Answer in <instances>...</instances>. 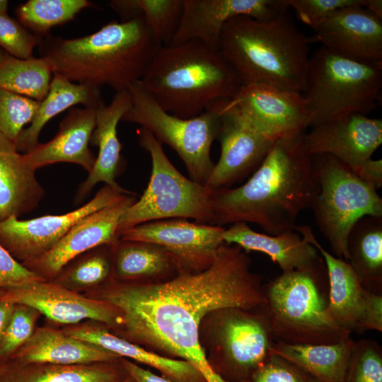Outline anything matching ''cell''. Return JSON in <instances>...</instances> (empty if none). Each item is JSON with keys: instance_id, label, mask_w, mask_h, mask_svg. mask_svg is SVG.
I'll list each match as a JSON object with an SVG mask.
<instances>
[{"instance_id": "obj_39", "label": "cell", "mask_w": 382, "mask_h": 382, "mask_svg": "<svg viewBox=\"0 0 382 382\" xmlns=\"http://www.w3.org/2000/svg\"><path fill=\"white\" fill-rule=\"evenodd\" d=\"M38 312L16 305L0 342V358L16 353L33 335Z\"/></svg>"}, {"instance_id": "obj_37", "label": "cell", "mask_w": 382, "mask_h": 382, "mask_svg": "<svg viewBox=\"0 0 382 382\" xmlns=\"http://www.w3.org/2000/svg\"><path fill=\"white\" fill-rule=\"evenodd\" d=\"M344 382H382V349L377 342L355 341Z\"/></svg>"}, {"instance_id": "obj_10", "label": "cell", "mask_w": 382, "mask_h": 382, "mask_svg": "<svg viewBox=\"0 0 382 382\" xmlns=\"http://www.w3.org/2000/svg\"><path fill=\"white\" fill-rule=\"evenodd\" d=\"M128 91L132 105L121 121L139 125L161 144L170 146L184 163L190 179L205 185L214 166L210 151L219 130L223 98L211 103L199 115L184 119L162 109L141 81Z\"/></svg>"}, {"instance_id": "obj_16", "label": "cell", "mask_w": 382, "mask_h": 382, "mask_svg": "<svg viewBox=\"0 0 382 382\" xmlns=\"http://www.w3.org/2000/svg\"><path fill=\"white\" fill-rule=\"evenodd\" d=\"M178 30L170 44L198 40L219 50L224 25L238 16L260 21L272 20L289 8L288 0H183Z\"/></svg>"}, {"instance_id": "obj_30", "label": "cell", "mask_w": 382, "mask_h": 382, "mask_svg": "<svg viewBox=\"0 0 382 382\" xmlns=\"http://www.w3.org/2000/svg\"><path fill=\"white\" fill-rule=\"evenodd\" d=\"M355 341L330 345H288L275 342L272 352L296 364L320 382H344Z\"/></svg>"}, {"instance_id": "obj_13", "label": "cell", "mask_w": 382, "mask_h": 382, "mask_svg": "<svg viewBox=\"0 0 382 382\" xmlns=\"http://www.w3.org/2000/svg\"><path fill=\"white\" fill-rule=\"evenodd\" d=\"M125 195L105 185L90 201L67 213L26 220L11 216L0 221V244L15 259L23 262L32 260L50 250L83 217L119 202Z\"/></svg>"}, {"instance_id": "obj_9", "label": "cell", "mask_w": 382, "mask_h": 382, "mask_svg": "<svg viewBox=\"0 0 382 382\" xmlns=\"http://www.w3.org/2000/svg\"><path fill=\"white\" fill-rule=\"evenodd\" d=\"M139 145L150 154L151 173L139 200L122 216L119 238L130 228L149 221L169 219H193L211 224L214 190L181 174L172 164L161 144L146 129L138 131Z\"/></svg>"}, {"instance_id": "obj_8", "label": "cell", "mask_w": 382, "mask_h": 382, "mask_svg": "<svg viewBox=\"0 0 382 382\" xmlns=\"http://www.w3.org/2000/svg\"><path fill=\"white\" fill-rule=\"evenodd\" d=\"M312 177L309 208L334 256L347 261L352 228L364 216H382V198L374 185L330 155L313 156Z\"/></svg>"}, {"instance_id": "obj_26", "label": "cell", "mask_w": 382, "mask_h": 382, "mask_svg": "<svg viewBox=\"0 0 382 382\" xmlns=\"http://www.w3.org/2000/svg\"><path fill=\"white\" fill-rule=\"evenodd\" d=\"M15 356L25 365L91 364L110 361L117 357L98 346L50 328H40L34 331Z\"/></svg>"}, {"instance_id": "obj_41", "label": "cell", "mask_w": 382, "mask_h": 382, "mask_svg": "<svg viewBox=\"0 0 382 382\" xmlns=\"http://www.w3.org/2000/svg\"><path fill=\"white\" fill-rule=\"evenodd\" d=\"M248 382H320L296 364L271 352Z\"/></svg>"}, {"instance_id": "obj_7", "label": "cell", "mask_w": 382, "mask_h": 382, "mask_svg": "<svg viewBox=\"0 0 382 382\" xmlns=\"http://www.w3.org/2000/svg\"><path fill=\"white\" fill-rule=\"evenodd\" d=\"M302 94L309 127L352 114L367 115L381 102L382 64L347 58L320 46L310 57Z\"/></svg>"}, {"instance_id": "obj_40", "label": "cell", "mask_w": 382, "mask_h": 382, "mask_svg": "<svg viewBox=\"0 0 382 382\" xmlns=\"http://www.w3.org/2000/svg\"><path fill=\"white\" fill-rule=\"evenodd\" d=\"M41 41L18 20L0 13V49L6 53L20 59L31 58Z\"/></svg>"}, {"instance_id": "obj_18", "label": "cell", "mask_w": 382, "mask_h": 382, "mask_svg": "<svg viewBox=\"0 0 382 382\" xmlns=\"http://www.w3.org/2000/svg\"><path fill=\"white\" fill-rule=\"evenodd\" d=\"M136 200L135 194L127 195L119 202L86 216L50 250L22 264L46 279L53 278L84 253L120 238L117 229L120 219Z\"/></svg>"}, {"instance_id": "obj_35", "label": "cell", "mask_w": 382, "mask_h": 382, "mask_svg": "<svg viewBox=\"0 0 382 382\" xmlns=\"http://www.w3.org/2000/svg\"><path fill=\"white\" fill-rule=\"evenodd\" d=\"M2 375L0 382H115V374L91 364H30Z\"/></svg>"}, {"instance_id": "obj_28", "label": "cell", "mask_w": 382, "mask_h": 382, "mask_svg": "<svg viewBox=\"0 0 382 382\" xmlns=\"http://www.w3.org/2000/svg\"><path fill=\"white\" fill-rule=\"evenodd\" d=\"M74 338L98 346L117 356L132 359L158 369L175 382H200L202 376L185 360L161 357L115 336L100 327L80 325L64 331Z\"/></svg>"}, {"instance_id": "obj_24", "label": "cell", "mask_w": 382, "mask_h": 382, "mask_svg": "<svg viewBox=\"0 0 382 382\" xmlns=\"http://www.w3.org/2000/svg\"><path fill=\"white\" fill-rule=\"evenodd\" d=\"M223 238L225 243L237 245L245 253L258 251L267 255L282 272L325 267L318 250L294 230L268 235L255 231L247 223L236 222L226 228Z\"/></svg>"}, {"instance_id": "obj_15", "label": "cell", "mask_w": 382, "mask_h": 382, "mask_svg": "<svg viewBox=\"0 0 382 382\" xmlns=\"http://www.w3.org/2000/svg\"><path fill=\"white\" fill-rule=\"evenodd\" d=\"M230 103L257 129L276 141L301 135L309 127L308 105L299 92L260 83L242 85Z\"/></svg>"}, {"instance_id": "obj_22", "label": "cell", "mask_w": 382, "mask_h": 382, "mask_svg": "<svg viewBox=\"0 0 382 382\" xmlns=\"http://www.w3.org/2000/svg\"><path fill=\"white\" fill-rule=\"evenodd\" d=\"M131 105L130 92L124 91L116 93L108 105L97 109L96 125L90 144L98 147V154L92 170L76 191V204L83 202L98 183H104L123 194H134L120 187L115 180L125 163L117 137V125Z\"/></svg>"}, {"instance_id": "obj_6", "label": "cell", "mask_w": 382, "mask_h": 382, "mask_svg": "<svg viewBox=\"0 0 382 382\" xmlns=\"http://www.w3.org/2000/svg\"><path fill=\"white\" fill-rule=\"evenodd\" d=\"M326 267L282 272L263 287L266 315L275 342L330 345L350 337L328 310L322 286Z\"/></svg>"}, {"instance_id": "obj_47", "label": "cell", "mask_w": 382, "mask_h": 382, "mask_svg": "<svg viewBox=\"0 0 382 382\" xmlns=\"http://www.w3.org/2000/svg\"><path fill=\"white\" fill-rule=\"evenodd\" d=\"M8 1L6 0H0V13H8Z\"/></svg>"}, {"instance_id": "obj_5", "label": "cell", "mask_w": 382, "mask_h": 382, "mask_svg": "<svg viewBox=\"0 0 382 382\" xmlns=\"http://www.w3.org/2000/svg\"><path fill=\"white\" fill-rule=\"evenodd\" d=\"M141 82L162 109L184 119L216 100L232 98L242 86L221 51L198 40L159 47Z\"/></svg>"}, {"instance_id": "obj_44", "label": "cell", "mask_w": 382, "mask_h": 382, "mask_svg": "<svg viewBox=\"0 0 382 382\" xmlns=\"http://www.w3.org/2000/svg\"><path fill=\"white\" fill-rule=\"evenodd\" d=\"M124 366L134 382H173L168 378L157 376L129 361L124 362Z\"/></svg>"}, {"instance_id": "obj_23", "label": "cell", "mask_w": 382, "mask_h": 382, "mask_svg": "<svg viewBox=\"0 0 382 382\" xmlns=\"http://www.w3.org/2000/svg\"><path fill=\"white\" fill-rule=\"evenodd\" d=\"M97 109L71 108L61 121L56 135L23 154L34 170L57 163H70L90 173L96 156L89 148L96 125Z\"/></svg>"}, {"instance_id": "obj_3", "label": "cell", "mask_w": 382, "mask_h": 382, "mask_svg": "<svg viewBox=\"0 0 382 382\" xmlns=\"http://www.w3.org/2000/svg\"><path fill=\"white\" fill-rule=\"evenodd\" d=\"M39 47L40 57L71 81L116 93L141 81L161 47L154 42L142 16L128 21H112L86 36L64 39L50 35Z\"/></svg>"}, {"instance_id": "obj_27", "label": "cell", "mask_w": 382, "mask_h": 382, "mask_svg": "<svg viewBox=\"0 0 382 382\" xmlns=\"http://www.w3.org/2000/svg\"><path fill=\"white\" fill-rule=\"evenodd\" d=\"M53 74L46 97L40 102L30 125L21 132L15 142L20 153H27L38 144L45 125L59 113L79 104L95 109L105 105L100 88L71 81L58 74Z\"/></svg>"}, {"instance_id": "obj_46", "label": "cell", "mask_w": 382, "mask_h": 382, "mask_svg": "<svg viewBox=\"0 0 382 382\" xmlns=\"http://www.w3.org/2000/svg\"><path fill=\"white\" fill-rule=\"evenodd\" d=\"M364 8L382 19V1L381 0H364Z\"/></svg>"}, {"instance_id": "obj_11", "label": "cell", "mask_w": 382, "mask_h": 382, "mask_svg": "<svg viewBox=\"0 0 382 382\" xmlns=\"http://www.w3.org/2000/svg\"><path fill=\"white\" fill-rule=\"evenodd\" d=\"M294 230L314 246L323 259L328 281V310L344 329L382 331V294L366 290L349 263L328 253L317 241L311 228L296 226Z\"/></svg>"}, {"instance_id": "obj_43", "label": "cell", "mask_w": 382, "mask_h": 382, "mask_svg": "<svg viewBox=\"0 0 382 382\" xmlns=\"http://www.w3.org/2000/svg\"><path fill=\"white\" fill-rule=\"evenodd\" d=\"M42 280H46V279L18 262L0 244V288H16Z\"/></svg>"}, {"instance_id": "obj_21", "label": "cell", "mask_w": 382, "mask_h": 382, "mask_svg": "<svg viewBox=\"0 0 382 382\" xmlns=\"http://www.w3.org/2000/svg\"><path fill=\"white\" fill-rule=\"evenodd\" d=\"M308 39L337 54L382 64V19L362 6L339 9Z\"/></svg>"}, {"instance_id": "obj_14", "label": "cell", "mask_w": 382, "mask_h": 382, "mask_svg": "<svg viewBox=\"0 0 382 382\" xmlns=\"http://www.w3.org/2000/svg\"><path fill=\"white\" fill-rule=\"evenodd\" d=\"M225 230L223 226L176 218L137 225L120 238L159 245L177 259L183 270L199 272L213 262L224 243Z\"/></svg>"}, {"instance_id": "obj_2", "label": "cell", "mask_w": 382, "mask_h": 382, "mask_svg": "<svg viewBox=\"0 0 382 382\" xmlns=\"http://www.w3.org/2000/svg\"><path fill=\"white\" fill-rule=\"evenodd\" d=\"M303 134L277 139L243 185L214 190L212 225L250 222L268 235L294 230L299 214L309 208L313 189V156Z\"/></svg>"}, {"instance_id": "obj_12", "label": "cell", "mask_w": 382, "mask_h": 382, "mask_svg": "<svg viewBox=\"0 0 382 382\" xmlns=\"http://www.w3.org/2000/svg\"><path fill=\"white\" fill-rule=\"evenodd\" d=\"M219 159L206 185L213 190L229 188L253 173L276 140L257 129L242 113L223 98L220 106Z\"/></svg>"}, {"instance_id": "obj_4", "label": "cell", "mask_w": 382, "mask_h": 382, "mask_svg": "<svg viewBox=\"0 0 382 382\" xmlns=\"http://www.w3.org/2000/svg\"><path fill=\"white\" fill-rule=\"evenodd\" d=\"M309 44L286 11L267 21L247 16L230 19L223 28L219 50L242 85L260 83L303 93Z\"/></svg>"}, {"instance_id": "obj_32", "label": "cell", "mask_w": 382, "mask_h": 382, "mask_svg": "<svg viewBox=\"0 0 382 382\" xmlns=\"http://www.w3.org/2000/svg\"><path fill=\"white\" fill-rule=\"evenodd\" d=\"M110 5L118 13L121 22L142 16L158 47L170 45L183 10V0H113Z\"/></svg>"}, {"instance_id": "obj_33", "label": "cell", "mask_w": 382, "mask_h": 382, "mask_svg": "<svg viewBox=\"0 0 382 382\" xmlns=\"http://www.w3.org/2000/svg\"><path fill=\"white\" fill-rule=\"evenodd\" d=\"M54 71L46 57L20 59L6 53L0 61V88L41 102L49 91Z\"/></svg>"}, {"instance_id": "obj_19", "label": "cell", "mask_w": 382, "mask_h": 382, "mask_svg": "<svg viewBox=\"0 0 382 382\" xmlns=\"http://www.w3.org/2000/svg\"><path fill=\"white\" fill-rule=\"evenodd\" d=\"M220 313L219 337L224 363L230 374L249 381L275 342L269 320L261 311L228 308Z\"/></svg>"}, {"instance_id": "obj_29", "label": "cell", "mask_w": 382, "mask_h": 382, "mask_svg": "<svg viewBox=\"0 0 382 382\" xmlns=\"http://www.w3.org/2000/svg\"><path fill=\"white\" fill-rule=\"evenodd\" d=\"M347 251V262L361 286L382 294V216L357 221L348 235Z\"/></svg>"}, {"instance_id": "obj_38", "label": "cell", "mask_w": 382, "mask_h": 382, "mask_svg": "<svg viewBox=\"0 0 382 382\" xmlns=\"http://www.w3.org/2000/svg\"><path fill=\"white\" fill-rule=\"evenodd\" d=\"M103 245L91 250V253L68 270H62L64 272L60 279L74 286H90L107 279L111 271V263L109 257L101 250Z\"/></svg>"}, {"instance_id": "obj_20", "label": "cell", "mask_w": 382, "mask_h": 382, "mask_svg": "<svg viewBox=\"0 0 382 382\" xmlns=\"http://www.w3.org/2000/svg\"><path fill=\"white\" fill-rule=\"evenodd\" d=\"M0 299L29 306L58 323L76 324L86 319L108 325L120 322L118 311L105 301L84 297L47 279L8 289Z\"/></svg>"}, {"instance_id": "obj_42", "label": "cell", "mask_w": 382, "mask_h": 382, "mask_svg": "<svg viewBox=\"0 0 382 382\" xmlns=\"http://www.w3.org/2000/svg\"><path fill=\"white\" fill-rule=\"evenodd\" d=\"M297 17L315 30L335 12L348 6H364V0H288Z\"/></svg>"}, {"instance_id": "obj_48", "label": "cell", "mask_w": 382, "mask_h": 382, "mask_svg": "<svg viewBox=\"0 0 382 382\" xmlns=\"http://www.w3.org/2000/svg\"><path fill=\"white\" fill-rule=\"evenodd\" d=\"M5 370H4V366L1 364V363L0 362V379L2 376V375L4 374Z\"/></svg>"}, {"instance_id": "obj_1", "label": "cell", "mask_w": 382, "mask_h": 382, "mask_svg": "<svg viewBox=\"0 0 382 382\" xmlns=\"http://www.w3.org/2000/svg\"><path fill=\"white\" fill-rule=\"evenodd\" d=\"M250 264L241 247L224 243L202 271L183 270L158 283L117 285L106 291L104 301L118 311L131 337L188 361L206 382H228L209 364L199 328L212 312L264 309L261 278Z\"/></svg>"}, {"instance_id": "obj_31", "label": "cell", "mask_w": 382, "mask_h": 382, "mask_svg": "<svg viewBox=\"0 0 382 382\" xmlns=\"http://www.w3.org/2000/svg\"><path fill=\"white\" fill-rule=\"evenodd\" d=\"M114 272L123 279L158 277L182 268L163 247L147 242L118 238L113 244Z\"/></svg>"}, {"instance_id": "obj_34", "label": "cell", "mask_w": 382, "mask_h": 382, "mask_svg": "<svg viewBox=\"0 0 382 382\" xmlns=\"http://www.w3.org/2000/svg\"><path fill=\"white\" fill-rule=\"evenodd\" d=\"M91 6L87 0H29L18 6L15 12L19 23L42 40L53 27L72 21Z\"/></svg>"}, {"instance_id": "obj_49", "label": "cell", "mask_w": 382, "mask_h": 382, "mask_svg": "<svg viewBox=\"0 0 382 382\" xmlns=\"http://www.w3.org/2000/svg\"><path fill=\"white\" fill-rule=\"evenodd\" d=\"M6 52L0 49V61L4 57Z\"/></svg>"}, {"instance_id": "obj_25", "label": "cell", "mask_w": 382, "mask_h": 382, "mask_svg": "<svg viewBox=\"0 0 382 382\" xmlns=\"http://www.w3.org/2000/svg\"><path fill=\"white\" fill-rule=\"evenodd\" d=\"M35 171L15 143L0 133V221L37 207L45 190Z\"/></svg>"}, {"instance_id": "obj_36", "label": "cell", "mask_w": 382, "mask_h": 382, "mask_svg": "<svg viewBox=\"0 0 382 382\" xmlns=\"http://www.w3.org/2000/svg\"><path fill=\"white\" fill-rule=\"evenodd\" d=\"M40 102L0 88V133L14 143L30 124Z\"/></svg>"}, {"instance_id": "obj_17", "label": "cell", "mask_w": 382, "mask_h": 382, "mask_svg": "<svg viewBox=\"0 0 382 382\" xmlns=\"http://www.w3.org/2000/svg\"><path fill=\"white\" fill-rule=\"evenodd\" d=\"M303 141L311 156L328 154L360 178L372 154L382 144V120L352 114L312 127Z\"/></svg>"}, {"instance_id": "obj_45", "label": "cell", "mask_w": 382, "mask_h": 382, "mask_svg": "<svg viewBox=\"0 0 382 382\" xmlns=\"http://www.w3.org/2000/svg\"><path fill=\"white\" fill-rule=\"evenodd\" d=\"M16 305L0 299V342Z\"/></svg>"}, {"instance_id": "obj_50", "label": "cell", "mask_w": 382, "mask_h": 382, "mask_svg": "<svg viewBox=\"0 0 382 382\" xmlns=\"http://www.w3.org/2000/svg\"><path fill=\"white\" fill-rule=\"evenodd\" d=\"M131 378V377H130ZM120 382H134V380L131 378H127L122 381H120Z\"/></svg>"}]
</instances>
